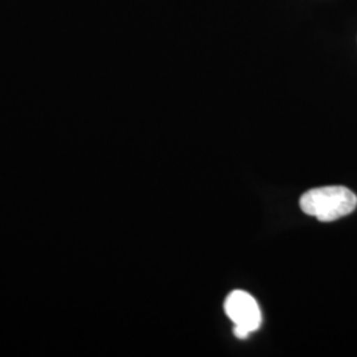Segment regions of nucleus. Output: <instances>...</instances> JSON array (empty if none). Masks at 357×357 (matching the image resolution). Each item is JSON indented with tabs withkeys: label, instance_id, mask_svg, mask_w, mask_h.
<instances>
[{
	"label": "nucleus",
	"instance_id": "nucleus-1",
	"mask_svg": "<svg viewBox=\"0 0 357 357\" xmlns=\"http://www.w3.org/2000/svg\"><path fill=\"white\" fill-rule=\"evenodd\" d=\"M357 206L356 195L345 187H321L303 193L301 208L308 216L331 222L352 213Z\"/></svg>",
	"mask_w": 357,
	"mask_h": 357
},
{
	"label": "nucleus",
	"instance_id": "nucleus-2",
	"mask_svg": "<svg viewBox=\"0 0 357 357\" xmlns=\"http://www.w3.org/2000/svg\"><path fill=\"white\" fill-rule=\"evenodd\" d=\"M225 312L234 324V335L238 339H246L257 331L262 323V315L258 303L250 294L241 290L230 293L225 301Z\"/></svg>",
	"mask_w": 357,
	"mask_h": 357
}]
</instances>
